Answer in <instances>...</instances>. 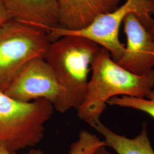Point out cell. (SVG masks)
Instances as JSON below:
<instances>
[{
  "mask_svg": "<svg viewBox=\"0 0 154 154\" xmlns=\"http://www.w3.org/2000/svg\"><path fill=\"white\" fill-rule=\"evenodd\" d=\"M154 89V69L143 75L129 72L101 48L94 60L85 99L77 116L90 126L100 120L109 100L115 97L146 98Z\"/></svg>",
  "mask_w": 154,
  "mask_h": 154,
  "instance_id": "1",
  "label": "cell"
},
{
  "mask_svg": "<svg viewBox=\"0 0 154 154\" xmlns=\"http://www.w3.org/2000/svg\"><path fill=\"white\" fill-rule=\"evenodd\" d=\"M101 47L75 35H64L50 42L45 60L55 74L62 90L54 109L64 113L77 110L85 99L90 74Z\"/></svg>",
  "mask_w": 154,
  "mask_h": 154,
  "instance_id": "2",
  "label": "cell"
},
{
  "mask_svg": "<svg viewBox=\"0 0 154 154\" xmlns=\"http://www.w3.org/2000/svg\"><path fill=\"white\" fill-rule=\"evenodd\" d=\"M54 110L44 99L25 103L0 91V147L17 152L38 144Z\"/></svg>",
  "mask_w": 154,
  "mask_h": 154,
  "instance_id": "3",
  "label": "cell"
},
{
  "mask_svg": "<svg viewBox=\"0 0 154 154\" xmlns=\"http://www.w3.org/2000/svg\"><path fill=\"white\" fill-rule=\"evenodd\" d=\"M130 14L136 15L149 28L154 20V0H125L116 9L97 17L84 28L69 30L58 26L51 29L50 35L53 39L67 35L87 39L106 50L117 62L125 49V45L119 39V29Z\"/></svg>",
  "mask_w": 154,
  "mask_h": 154,
  "instance_id": "4",
  "label": "cell"
},
{
  "mask_svg": "<svg viewBox=\"0 0 154 154\" xmlns=\"http://www.w3.org/2000/svg\"><path fill=\"white\" fill-rule=\"evenodd\" d=\"M51 40L42 29L10 19L0 28V91L29 61L44 58Z\"/></svg>",
  "mask_w": 154,
  "mask_h": 154,
  "instance_id": "5",
  "label": "cell"
},
{
  "mask_svg": "<svg viewBox=\"0 0 154 154\" xmlns=\"http://www.w3.org/2000/svg\"><path fill=\"white\" fill-rule=\"evenodd\" d=\"M4 93L22 102L44 99L54 106L62 90L49 65L43 57H37L22 67Z\"/></svg>",
  "mask_w": 154,
  "mask_h": 154,
  "instance_id": "6",
  "label": "cell"
},
{
  "mask_svg": "<svg viewBox=\"0 0 154 154\" xmlns=\"http://www.w3.org/2000/svg\"><path fill=\"white\" fill-rule=\"evenodd\" d=\"M122 24L127 42L117 63L137 75L154 69V39L148 29L134 14H128Z\"/></svg>",
  "mask_w": 154,
  "mask_h": 154,
  "instance_id": "7",
  "label": "cell"
},
{
  "mask_svg": "<svg viewBox=\"0 0 154 154\" xmlns=\"http://www.w3.org/2000/svg\"><path fill=\"white\" fill-rule=\"evenodd\" d=\"M58 26L77 30L84 28L101 14L114 11L123 0H55Z\"/></svg>",
  "mask_w": 154,
  "mask_h": 154,
  "instance_id": "8",
  "label": "cell"
},
{
  "mask_svg": "<svg viewBox=\"0 0 154 154\" xmlns=\"http://www.w3.org/2000/svg\"><path fill=\"white\" fill-rule=\"evenodd\" d=\"M11 18L49 32L58 26L55 0H2Z\"/></svg>",
  "mask_w": 154,
  "mask_h": 154,
  "instance_id": "9",
  "label": "cell"
},
{
  "mask_svg": "<svg viewBox=\"0 0 154 154\" xmlns=\"http://www.w3.org/2000/svg\"><path fill=\"white\" fill-rule=\"evenodd\" d=\"M91 126L103 137L106 147L112 149L117 154H154L146 123H143L139 134L132 138L116 134L100 120Z\"/></svg>",
  "mask_w": 154,
  "mask_h": 154,
  "instance_id": "10",
  "label": "cell"
},
{
  "mask_svg": "<svg viewBox=\"0 0 154 154\" xmlns=\"http://www.w3.org/2000/svg\"><path fill=\"white\" fill-rule=\"evenodd\" d=\"M106 146L105 141L86 130H81L75 142L72 143L69 154H91L96 149ZM28 154H44L38 149H32Z\"/></svg>",
  "mask_w": 154,
  "mask_h": 154,
  "instance_id": "11",
  "label": "cell"
},
{
  "mask_svg": "<svg viewBox=\"0 0 154 154\" xmlns=\"http://www.w3.org/2000/svg\"><path fill=\"white\" fill-rule=\"evenodd\" d=\"M107 104L140 111L154 119V89L149 93L146 98L115 97L109 100Z\"/></svg>",
  "mask_w": 154,
  "mask_h": 154,
  "instance_id": "12",
  "label": "cell"
},
{
  "mask_svg": "<svg viewBox=\"0 0 154 154\" xmlns=\"http://www.w3.org/2000/svg\"><path fill=\"white\" fill-rule=\"evenodd\" d=\"M11 19L9 12L2 0H0V28L8 20Z\"/></svg>",
  "mask_w": 154,
  "mask_h": 154,
  "instance_id": "13",
  "label": "cell"
},
{
  "mask_svg": "<svg viewBox=\"0 0 154 154\" xmlns=\"http://www.w3.org/2000/svg\"><path fill=\"white\" fill-rule=\"evenodd\" d=\"M91 154H111L107 151L106 146H102L96 149Z\"/></svg>",
  "mask_w": 154,
  "mask_h": 154,
  "instance_id": "14",
  "label": "cell"
},
{
  "mask_svg": "<svg viewBox=\"0 0 154 154\" xmlns=\"http://www.w3.org/2000/svg\"><path fill=\"white\" fill-rule=\"evenodd\" d=\"M147 29L151 34L152 38L154 39V18L153 21L151 22V25H149V26Z\"/></svg>",
  "mask_w": 154,
  "mask_h": 154,
  "instance_id": "15",
  "label": "cell"
},
{
  "mask_svg": "<svg viewBox=\"0 0 154 154\" xmlns=\"http://www.w3.org/2000/svg\"><path fill=\"white\" fill-rule=\"evenodd\" d=\"M0 154H18L17 152H11L8 151V149L3 148V147H0Z\"/></svg>",
  "mask_w": 154,
  "mask_h": 154,
  "instance_id": "16",
  "label": "cell"
}]
</instances>
